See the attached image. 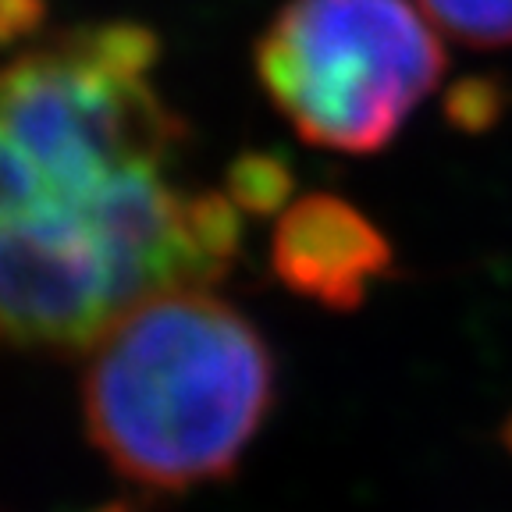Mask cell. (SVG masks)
I'll return each mask as SVG.
<instances>
[{"label":"cell","mask_w":512,"mask_h":512,"mask_svg":"<svg viewBox=\"0 0 512 512\" xmlns=\"http://www.w3.org/2000/svg\"><path fill=\"white\" fill-rule=\"evenodd\" d=\"M271 406L274 356L264 335L207 288L125 313L89 349L82 377L89 441L150 491L224 480Z\"/></svg>","instance_id":"cell-2"},{"label":"cell","mask_w":512,"mask_h":512,"mask_svg":"<svg viewBox=\"0 0 512 512\" xmlns=\"http://www.w3.org/2000/svg\"><path fill=\"white\" fill-rule=\"evenodd\" d=\"M416 8L466 47H512V0H416Z\"/></svg>","instance_id":"cell-6"},{"label":"cell","mask_w":512,"mask_h":512,"mask_svg":"<svg viewBox=\"0 0 512 512\" xmlns=\"http://www.w3.org/2000/svg\"><path fill=\"white\" fill-rule=\"evenodd\" d=\"M292 189H296V178L288 160L267 150H249L235 157L224 175V192L246 214H278L292 203Z\"/></svg>","instance_id":"cell-5"},{"label":"cell","mask_w":512,"mask_h":512,"mask_svg":"<svg viewBox=\"0 0 512 512\" xmlns=\"http://www.w3.org/2000/svg\"><path fill=\"white\" fill-rule=\"evenodd\" d=\"M93 512H136V505H128V502H111V505H100V509Z\"/></svg>","instance_id":"cell-9"},{"label":"cell","mask_w":512,"mask_h":512,"mask_svg":"<svg viewBox=\"0 0 512 512\" xmlns=\"http://www.w3.org/2000/svg\"><path fill=\"white\" fill-rule=\"evenodd\" d=\"M47 25V0H0V47L29 40Z\"/></svg>","instance_id":"cell-8"},{"label":"cell","mask_w":512,"mask_h":512,"mask_svg":"<svg viewBox=\"0 0 512 512\" xmlns=\"http://www.w3.org/2000/svg\"><path fill=\"white\" fill-rule=\"evenodd\" d=\"M441 75L445 47L409 0H288L256 43L260 86L324 150H384Z\"/></svg>","instance_id":"cell-3"},{"label":"cell","mask_w":512,"mask_h":512,"mask_svg":"<svg viewBox=\"0 0 512 512\" xmlns=\"http://www.w3.org/2000/svg\"><path fill=\"white\" fill-rule=\"evenodd\" d=\"M445 111L452 118V125L480 132L502 114V93H498V86L491 79H466L448 93Z\"/></svg>","instance_id":"cell-7"},{"label":"cell","mask_w":512,"mask_h":512,"mask_svg":"<svg viewBox=\"0 0 512 512\" xmlns=\"http://www.w3.org/2000/svg\"><path fill=\"white\" fill-rule=\"evenodd\" d=\"M271 267L296 296L345 313L392 267V246L352 203L313 192L281 210Z\"/></svg>","instance_id":"cell-4"},{"label":"cell","mask_w":512,"mask_h":512,"mask_svg":"<svg viewBox=\"0 0 512 512\" xmlns=\"http://www.w3.org/2000/svg\"><path fill=\"white\" fill-rule=\"evenodd\" d=\"M157 32L79 25L0 68V335L89 352L125 313L232 267L175 182L185 121L153 89Z\"/></svg>","instance_id":"cell-1"}]
</instances>
